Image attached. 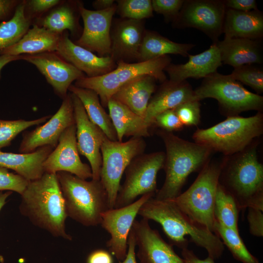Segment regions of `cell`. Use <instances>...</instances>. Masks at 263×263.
<instances>
[{
    "mask_svg": "<svg viewBox=\"0 0 263 263\" xmlns=\"http://www.w3.org/2000/svg\"><path fill=\"white\" fill-rule=\"evenodd\" d=\"M115 1L114 0H95L93 2L92 6L95 10H102L113 6Z\"/></svg>",
    "mask_w": 263,
    "mask_h": 263,
    "instance_id": "f907efd6",
    "label": "cell"
},
{
    "mask_svg": "<svg viewBox=\"0 0 263 263\" xmlns=\"http://www.w3.org/2000/svg\"><path fill=\"white\" fill-rule=\"evenodd\" d=\"M188 60L184 64L170 63L165 69L170 80L180 82L188 78H205L217 72L222 66L220 51L215 43L206 51L195 55H188Z\"/></svg>",
    "mask_w": 263,
    "mask_h": 263,
    "instance_id": "603a6c76",
    "label": "cell"
},
{
    "mask_svg": "<svg viewBox=\"0 0 263 263\" xmlns=\"http://www.w3.org/2000/svg\"><path fill=\"white\" fill-rule=\"evenodd\" d=\"M213 232L222 240L223 244L228 248L235 259L242 263H260L258 259L248 251L239 232L216 221Z\"/></svg>",
    "mask_w": 263,
    "mask_h": 263,
    "instance_id": "e575fe53",
    "label": "cell"
},
{
    "mask_svg": "<svg viewBox=\"0 0 263 263\" xmlns=\"http://www.w3.org/2000/svg\"><path fill=\"white\" fill-rule=\"evenodd\" d=\"M76 131L75 124L63 132L56 147L43 163L44 172L65 171L84 180L92 178L90 166L83 163L79 157Z\"/></svg>",
    "mask_w": 263,
    "mask_h": 263,
    "instance_id": "ac0fdd59",
    "label": "cell"
},
{
    "mask_svg": "<svg viewBox=\"0 0 263 263\" xmlns=\"http://www.w3.org/2000/svg\"><path fill=\"white\" fill-rule=\"evenodd\" d=\"M127 253L125 258L119 263H138L136 259V243L133 230L132 228L130 232L128 239Z\"/></svg>",
    "mask_w": 263,
    "mask_h": 263,
    "instance_id": "7dc6e473",
    "label": "cell"
},
{
    "mask_svg": "<svg viewBox=\"0 0 263 263\" xmlns=\"http://www.w3.org/2000/svg\"><path fill=\"white\" fill-rule=\"evenodd\" d=\"M107 107L118 141L122 142L124 137L143 138L150 135L151 127L127 106L111 98Z\"/></svg>",
    "mask_w": 263,
    "mask_h": 263,
    "instance_id": "f1b7e54d",
    "label": "cell"
},
{
    "mask_svg": "<svg viewBox=\"0 0 263 263\" xmlns=\"http://www.w3.org/2000/svg\"><path fill=\"white\" fill-rule=\"evenodd\" d=\"M183 125H197L200 118L199 101L190 100L181 104L173 109Z\"/></svg>",
    "mask_w": 263,
    "mask_h": 263,
    "instance_id": "f35d334b",
    "label": "cell"
},
{
    "mask_svg": "<svg viewBox=\"0 0 263 263\" xmlns=\"http://www.w3.org/2000/svg\"><path fill=\"white\" fill-rule=\"evenodd\" d=\"M226 9L247 12L258 9L257 2L255 0H225Z\"/></svg>",
    "mask_w": 263,
    "mask_h": 263,
    "instance_id": "f6af8a7d",
    "label": "cell"
},
{
    "mask_svg": "<svg viewBox=\"0 0 263 263\" xmlns=\"http://www.w3.org/2000/svg\"><path fill=\"white\" fill-rule=\"evenodd\" d=\"M181 254L185 263H215L214 260L208 256L204 260L200 259L188 248L182 249Z\"/></svg>",
    "mask_w": 263,
    "mask_h": 263,
    "instance_id": "681fc988",
    "label": "cell"
},
{
    "mask_svg": "<svg viewBox=\"0 0 263 263\" xmlns=\"http://www.w3.org/2000/svg\"><path fill=\"white\" fill-rule=\"evenodd\" d=\"M69 91L81 101L90 120L97 126L106 137L113 141H118L111 119L101 104L98 94L94 91L72 84Z\"/></svg>",
    "mask_w": 263,
    "mask_h": 263,
    "instance_id": "1f68e13d",
    "label": "cell"
},
{
    "mask_svg": "<svg viewBox=\"0 0 263 263\" xmlns=\"http://www.w3.org/2000/svg\"><path fill=\"white\" fill-rule=\"evenodd\" d=\"M240 211L233 197L219 182L214 208L215 221L239 232L238 219Z\"/></svg>",
    "mask_w": 263,
    "mask_h": 263,
    "instance_id": "836d02e7",
    "label": "cell"
},
{
    "mask_svg": "<svg viewBox=\"0 0 263 263\" xmlns=\"http://www.w3.org/2000/svg\"><path fill=\"white\" fill-rule=\"evenodd\" d=\"M166 148L163 169L166 177L154 198L160 200H173L181 193L186 180L192 172L202 169L207 164L211 150L197 143L184 140L172 132H158Z\"/></svg>",
    "mask_w": 263,
    "mask_h": 263,
    "instance_id": "3957f363",
    "label": "cell"
},
{
    "mask_svg": "<svg viewBox=\"0 0 263 263\" xmlns=\"http://www.w3.org/2000/svg\"><path fill=\"white\" fill-rule=\"evenodd\" d=\"M138 215L148 221L159 223L171 244L181 249L190 242L204 248L208 256L214 260L223 253L222 240L213 232L193 221L172 200L150 198L140 207Z\"/></svg>",
    "mask_w": 263,
    "mask_h": 263,
    "instance_id": "6da1fadb",
    "label": "cell"
},
{
    "mask_svg": "<svg viewBox=\"0 0 263 263\" xmlns=\"http://www.w3.org/2000/svg\"><path fill=\"white\" fill-rule=\"evenodd\" d=\"M61 1L60 0H25V15L31 21L33 18H36L37 20L59 4Z\"/></svg>",
    "mask_w": 263,
    "mask_h": 263,
    "instance_id": "60d3db41",
    "label": "cell"
},
{
    "mask_svg": "<svg viewBox=\"0 0 263 263\" xmlns=\"http://www.w3.org/2000/svg\"><path fill=\"white\" fill-rule=\"evenodd\" d=\"M116 11L122 19L144 20L153 17L150 0H118Z\"/></svg>",
    "mask_w": 263,
    "mask_h": 263,
    "instance_id": "8d00e7d4",
    "label": "cell"
},
{
    "mask_svg": "<svg viewBox=\"0 0 263 263\" xmlns=\"http://www.w3.org/2000/svg\"><path fill=\"white\" fill-rule=\"evenodd\" d=\"M213 43L219 49L222 63L234 68L245 64L263 63L261 40L224 38Z\"/></svg>",
    "mask_w": 263,
    "mask_h": 263,
    "instance_id": "cb8c5ba5",
    "label": "cell"
},
{
    "mask_svg": "<svg viewBox=\"0 0 263 263\" xmlns=\"http://www.w3.org/2000/svg\"><path fill=\"white\" fill-rule=\"evenodd\" d=\"M226 10L225 0H186L172 26L178 29L195 28L215 43L223 33Z\"/></svg>",
    "mask_w": 263,
    "mask_h": 263,
    "instance_id": "7c38bea8",
    "label": "cell"
},
{
    "mask_svg": "<svg viewBox=\"0 0 263 263\" xmlns=\"http://www.w3.org/2000/svg\"><path fill=\"white\" fill-rule=\"evenodd\" d=\"M154 196L151 193L143 195L128 206L109 209L102 213L100 225L110 234L106 245L118 262L123 261L126 256L128 236L139 209L145 202Z\"/></svg>",
    "mask_w": 263,
    "mask_h": 263,
    "instance_id": "4fadbf2b",
    "label": "cell"
},
{
    "mask_svg": "<svg viewBox=\"0 0 263 263\" xmlns=\"http://www.w3.org/2000/svg\"><path fill=\"white\" fill-rule=\"evenodd\" d=\"M86 263H113V261L109 251L103 249H97L89 254Z\"/></svg>",
    "mask_w": 263,
    "mask_h": 263,
    "instance_id": "bcb514c9",
    "label": "cell"
},
{
    "mask_svg": "<svg viewBox=\"0 0 263 263\" xmlns=\"http://www.w3.org/2000/svg\"><path fill=\"white\" fill-rule=\"evenodd\" d=\"M25 0L17 5L14 15L0 24V51L17 43L29 30L32 21L24 13Z\"/></svg>",
    "mask_w": 263,
    "mask_h": 263,
    "instance_id": "d6a6232c",
    "label": "cell"
},
{
    "mask_svg": "<svg viewBox=\"0 0 263 263\" xmlns=\"http://www.w3.org/2000/svg\"><path fill=\"white\" fill-rule=\"evenodd\" d=\"M230 75L236 80L254 89L258 93L263 92V70L254 64H245L235 68Z\"/></svg>",
    "mask_w": 263,
    "mask_h": 263,
    "instance_id": "74e56055",
    "label": "cell"
},
{
    "mask_svg": "<svg viewBox=\"0 0 263 263\" xmlns=\"http://www.w3.org/2000/svg\"><path fill=\"white\" fill-rule=\"evenodd\" d=\"M76 126V137L79 153L88 160L93 180H99L102 166L101 146L106 136L88 117L79 99L70 93Z\"/></svg>",
    "mask_w": 263,
    "mask_h": 263,
    "instance_id": "2e32d148",
    "label": "cell"
},
{
    "mask_svg": "<svg viewBox=\"0 0 263 263\" xmlns=\"http://www.w3.org/2000/svg\"><path fill=\"white\" fill-rule=\"evenodd\" d=\"M54 150L51 147L38 148L28 153H15L0 150V167L14 170L29 181L44 174L43 163Z\"/></svg>",
    "mask_w": 263,
    "mask_h": 263,
    "instance_id": "4316f807",
    "label": "cell"
},
{
    "mask_svg": "<svg viewBox=\"0 0 263 263\" xmlns=\"http://www.w3.org/2000/svg\"><path fill=\"white\" fill-rule=\"evenodd\" d=\"M155 124L168 132L178 131L183 126L173 110H167L159 114L154 119Z\"/></svg>",
    "mask_w": 263,
    "mask_h": 263,
    "instance_id": "7bdbcfd3",
    "label": "cell"
},
{
    "mask_svg": "<svg viewBox=\"0 0 263 263\" xmlns=\"http://www.w3.org/2000/svg\"><path fill=\"white\" fill-rule=\"evenodd\" d=\"M22 59V55L11 56L8 55H0V79L1 77V72L2 68L8 63Z\"/></svg>",
    "mask_w": 263,
    "mask_h": 263,
    "instance_id": "816d5d0a",
    "label": "cell"
},
{
    "mask_svg": "<svg viewBox=\"0 0 263 263\" xmlns=\"http://www.w3.org/2000/svg\"><path fill=\"white\" fill-rule=\"evenodd\" d=\"M50 115L31 120H7L0 119V149L10 146L12 141L22 131L35 125L45 122Z\"/></svg>",
    "mask_w": 263,
    "mask_h": 263,
    "instance_id": "d590c367",
    "label": "cell"
},
{
    "mask_svg": "<svg viewBox=\"0 0 263 263\" xmlns=\"http://www.w3.org/2000/svg\"><path fill=\"white\" fill-rule=\"evenodd\" d=\"M156 81L150 75L138 77L123 86L112 98L144 119L150 100L156 89Z\"/></svg>",
    "mask_w": 263,
    "mask_h": 263,
    "instance_id": "83f0119b",
    "label": "cell"
},
{
    "mask_svg": "<svg viewBox=\"0 0 263 263\" xmlns=\"http://www.w3.org/2000/svg\"><path fill=\"white\" fill-rule=\"evenodd\" d=\"M262 210L248 208L247 219L249 224L250 233L258 237L263 236V213Z\"/></svg>",
    "mask_w": 263,
    "mask_h": 263,
    "instance_id": "ee69618b",
    "label": "cell"
},
{
    "mask_svg": "<svg viewBox=\"0 0 263 263\" xmlns=\"http://www.w3.org/2000/svg\"><path fill=\"white\" fill-rule=\"evenodd\" d=\"M184 0H152L153 10L162 15L166 21L172 22L177 17Z\"/></svg>",
    "mask_w": 263,
    "mask_h": 263,
    "instance_id": "b9f144b4",
    "label": "cell"
},
{
    "mask_svg": "<svg viewBox=\"0 0 263 263\" xmlns=\"http://www.w3.org/2000/svg\"><path fill=\"white\" fill-rule=\"evenodd\" d=\"M111 31L110 56L115 63L138 61L146 29L144 20L122 19L115 21Z\"/></svg>",
    "mask_w": 263,
    "mask_h": 263,
    "instance_id": "ffe728a7",
    "label": "cell"
},
{
    "mask_svg": "<svg viewBox=\"0 0 263 263\" xmlns=\"http://www.w3.org/2000/svg\"><path fill=\"white\" fill-rule=\"evenodd\" d=\"M219 182L241 211L249 207L263 211V166L255 149L245 151L226 170H221Z\"/></svg>",
    "mask_w": 263,
    "mask_h": 263,
    "instance_id": "5b68a950",
    "label": "cell"
},
{
    "mask_svg": "<svg viewBox=\"0 0 263 263\" xmlns=\"http://www.w3.org/2000/svg\"><path fill=\"white\" fill-rule=\"evenodd\" d=\"M171 61L168 55L136 63L119 61L112 71L95 77L84 76L76 80L74 85L95 92L103 107H107L109 100L121 88L138 77L148 75L161 82L165 81L167 77L164 70Z\"/></svg>",
    "mask_w": 263,
    "mask_h": 263,
    "instance_id": "8992f818",
    "label": "cell"
},
{
    "mask_svg": "<svg viewBox=\"0 0 263 263\" xmlns=\"http://www.w3.org/2000/svg\"><path fill=\"white\" fill-rule=\"evenodd\" d=\"M222 166L206 164L184 192L172 200L190 219L214 233V208Z\"/></svg>",
    "mask_w": 263,
    "mask_h": 263,
    "instance_id": "ba28073f",
    "label": "cell"
},
{
    "mask_svg": "<svg viewBox=\"0 0 263 263\" xmlns=\"http://www.w3.org/2000/svg\"><path fill=\"white\" fill-rule=\"evenodd\" d=\"M165 159L163 151L143 153L135 157L125 170V179L120 186L114 208L128 206L139 196L155 195L157 173L163 169Z\"/></svg>",
    "mask_w": 263,
    "mask_h": 263,
    "instance_id": "8fae6325",
    "label": "cell"
},
{
    "mask_svg": "<svg viewBox=\"0 0 263 263\" xmlns=\"http://www.w3.org/2000/svg\"><path fill=\"white\" fill-rule=\"evenodd\" d=\"M263 115L258 113L249 117L229 116L207 129H198L193 134L196 143L209 149L231 154L244 150L263 132Z\"/></svg>",
    "mask_w": 263,
    "mask_h": 263,
    "instance_id": "52a82bcc",
    "label": "cell"
},
{
    "mask_svg": "<svg viewBox=\"0 0 263 263\" xmlns=\"http://www.w3.org/2000/svg\"><path fill=\"white\" fill-rule=\"evenodd\" d=\"M146 147L142 137H132L124 142L111 141L106 136L104 139L101 146L100 180L107 191L110 209L114 208L126 168L135 157L144 153Z\"/></svg>",
    "mask_w": 263,
    "mask_h": 263,
    "instance_id": "30bf717a",
    "label": "cell"
},
{
    "mask_svg": "<svg viewBox=\"0 0 263 263\" xmlns=\"http://www.w3.org/2000/svg\"><path fill=\"white\" fill-rule=\"evenodd\" d=\"M224 38L261 40L263 13L258 9L247 12L226 9L223 28Z\"/></svg>",
    "mask_w": 263,
    "mask_h": 263,
    "instance_id": "d4e9b609",
    "label": "cell"
},
{
    "mask_svg": "<svg viewBox=\"0 0 263 263\" xmlns=\"http://www.w3.org/2000/svg\"><path fill=\"white\" fill-rule=\"evenodd\" d=\"M190 100H197L194 91L189 83L186 80L176 82L166 80L150 98L144 120L151 127L159 114L173 110L181 104Z\"/></svg>",
    "mask_w": 263,
    "mask_h": 263,
    "instance_id": "7402d4cb",
    "label": "cell"
},
{
    "mask_svg": "<svg viewBox=\"0 0 263 263\" xmlns=\"http://www.w3.org/2000/svg\"><path fill=\"white\" fill-rule=\"evenodd\" d=\"M68 217L86 226L100 225L109 209L107 191L100 180L81 179L65 171L56 173Z\"/></svg>",
    "mask_w": 263,
    "mask_h": 263,
    "instance_id": "277c9868",
    "label": "cell"
},
{
    "mask_svg": "<svg viewBox=\"0 0 263 263\" xmlns=\"http://www.w3.org/2000/svg\"><path fill=\"white\" fill-rule=\"evenodd\" d=\"M79 1L62 0L45 15L36 20V24L55 33L69 30L73 36L79 34Z\"/></svg>",
    "mask_w": 263,
    "mask_h": 263,
    "instance_id": "f546056e",
    "label": "cell"
},
{
    "mask_svg": "<svg viewBox=\"0 0 263 263\" xmlns=\"http://www.w3.org/2000/svg\"><path fill=\"white\" fill-rule=\"evenodd\" d=\"M21 0H0V24L13 12Z\"/></svg>",
    "mask_w": 263,
    "mask_h": 263,
    "instance_id": "c3c4849f",
    "label": "cell"
},
{
    "mask_svg": "<svg viewBox=\"0 0 263 263\" xmlns=\"http://www.w3.org/2000/svg\"><path fill=\"white\" fill-rule=\"evenodd\" d=\"M56 53L89 77L104 75L116 67L110 56H99L75 44L69 38L67 31L62 33Z\"/></svg>",
    "mask_w": 263,
    "mask_h": 263,
    "instance_id": "44dd1931",
    "label": "cell"
},
{
    "mask_svg": "<svg viewBox=\"0 0 263 263\" xmlns=\"http://www.w3.org/2000/svg\"><path fill=\"white\" fill-rule=\"evenodd\" d=\"M75 124L73 102L69 93L63 99L58 111L46 123L32 131L23 133L19 152L31 153L44 146H49L54 149L63 132Z\"/></svg>",
    "mask_w": 263,
    "mask_h": 263,
    "instance_id": "9a60e30c",
    "label": "cell"
},
{
    "mask_svg": "<svg viewBox=\"0 0 263 263\" xmlns=\"http://www.w3.org/2000/svg\"><path fill=\"white\" fill-rule=\"evenodd\" d=\"M78 8L84 28L80 37L74 42L99 56H109L111 53V30L112 19L116 11V3L102 10L86 9L79 1Z\"/></svg>",
    "mask_w": 263,
    "mask_h": 263,
    "instance_id": "5bb4252c",
    "label": "cell"
},
{
    "mask_svg": "<svg viewBox=\"0 0 263 263\" xmlns=\"http://www.w3.org/2000/svg\"><path fill=\"white\" fill-rule=\"evenodd\" d=\"M29 182L22 176L11 172L7 169L0 167V191H15L21 195Z\"/></svg>",
    "mask_w": 263,
    "mask_h": 263,
    "instance_id": "ab89813d",
    "label": "cell"
},
{
    "mask_svg": "<svg viewBox=\"0 0 263 263\" xmlns=\"http://www.w3.org/2000/svg\"><path fill=\"white\" fill-rule=\"evenodd\" d=\"M197 100L206 98L216 99L226 112L236 114L248 110H261L263 97L246 89L230 75L214 73L205 78L195 90Z\"/></svg>",
    "mask_w": 263,
    "mask_h": 263,
    "instance_id": "9c48e42d",
    "label": "cell"
},
{
    "mask_svg": "<svg viewBox=\"0 0 263 263\" xmlns=\"http://www.w3.org/2000/svg\"><path fill=\"white\" fill-rule=\"evenodd\" d=\"M12 193V191H0V211L6 203L7 198Z\"/></svg>",
    "mask_w": 263,
    "mask_h": 263,
    "instance_id": "f5cc1de1",
    "label": "cell"
},
{
    "mask_svg": "<svg viewBox=\"0 0 263 263\" xmlns=\"http://www.w3.org/2000/svg\"><path fill=\"white\" fill-rule=\"evenodd\" d=\"M62 34L34 24L14 44L0 51V55L19 56L56 52Z\"/></svg>",
    "mask_w": 263,
    "mask_h": 263,
    "instance_id": "484cf974",
    "label": "cell"
},
{
    "mask_svg": "<svg viewBox=\"0 0 263 263\" xmlns=\"http://www.w3.org/2000/svg\"><path fill=\"white\" fill-rule=\"evenodd\" d=\"M21 195V214L52 236L71 241L66 230L67 216L56 174L44 172L29 182Z\"/></svg>",
    "mask_w": 263,
    "mask_h": 263,
    "instance_id": "7a4b0ae2",
    "label": "cell"
},
{
    "mask_svg": "<svg viewBox=\"0 0 263 263\" xmlns=\"http://www.w3.org/2000/svg\"><path fill=\"white\" fill-rule=\"evenodd\" d=\"M22 60L35 65L52 86L55 94L62 99L68 94L74 81L86 75L56 52L34 55H21Z\"/></svg>",
    "mask_w": 263,
    "mask_h": 263,
    "instance_id": "e0dca14e",
    "label": "cell"
},
{
    "mask_svg": "<svg viewBox=\"0 0 263 263\" xmlns=\"http://www.w3.org/2000/svg\"><path fill=\"white\" fill-rule=\"evenodd\" d=\"M132 228L138 247L136 255L140 263H185L174 251L172 245L150 226L148 220H135Z\"/></svg>",
    "mask_w": 263,
    "mask_h": 263,
    "instance_id": "d6986e66",
    "label": "cell"
},
{
    "mask_svg": "<svg viewBox=\"0 0 263 263\" xmlns=\"http://www.w3.org/2000/svg\"><path fill=\"white\" fill-rule=\"evenodd\" d=\"M195 44L180 43L163 37L155 31L146 30L139 50L138 62L146 61L169 54L188 56Z\"/></svg>",
    "mask_w": 263,
    "mask_h": 263,
    "instance_id": "4dcf8cb0",
    "label": "cell"
}]
</instances>
